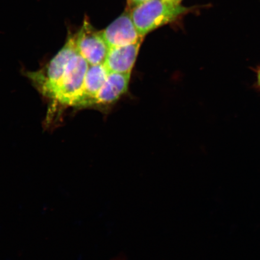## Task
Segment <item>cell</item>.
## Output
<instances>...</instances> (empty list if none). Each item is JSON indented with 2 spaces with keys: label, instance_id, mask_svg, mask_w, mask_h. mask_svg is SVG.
Returning <instances> with one entry per match:
<instances>
[{
  "label": "cell",
  "instance_id": "9c48e42d",
  "mask_svg": "<svg viewBox=\"0 0 260 260\" xmlns=\"http://www.w3.org/2000/svg\"><path fill=\"white\" fill-rule=\"evenodd\" d=\"M148 1L149 0H128L129 5L132 6V8Z\"/></svg>",
  "mask_w": 260,
  "mask_h": 260
},
{
  "label": "cell",
  "instance_id": "7a4b0ae2",
  "mask_svg": "<svg viewBox=\"0 0 260 260\" xmlns=\"http://www.w3.org/2000/svg\"><path fill=\"white\" fill-rule=\"evenodd\" d=\"M78 53L76 35H71L46 67L38 72L29 74L28 76L41 92L50 99L70 60Z\"/></svg>",
  "mask_w": 260,
  "mask_h": 260
},
{
  "label": "cell",
  "instance_id": "30bf717a",
  "mask_svg": "<svg viewBox=\"0 0 260 260\" xmlns=\"http://www.w3.org/2000/svg\"><path fill=\"white\" fill-rule=\"evenodd\" d=\"M111 260H127L125 255L119 253V254L116 255L112 258Z\"/></svg>",
  "mask_w": 260,
  "mask_h": 260
},
{
  "label": "cell",
  "instance_id": "3957f363",
  "mask_svg": "<svg viewBox=\"0 0 260 260\" xmlns=\"http://www.w3.org/2000/svg\"><path fill=\"white\" fill-rule=\"evenodd\" d=\"M90 65L78 53L68 64L62 77L50 99L63 106L73 107L82 92L84 79Z\"/></svg>",
  "mask_w": 260,
  "mask_h": 260
},
{
  "label": "cell",
  "instance_id": "277c9868",
  "mask_svg": "<svg viewBox=\"0 0 260 260\" xmlns=\"http://www.w3.org/2000/svg\"><path fill=\"white\" fill-rule=\"evenodd\" d=\"M76 41L78 52L90 66L105 63L110 48L102 31H97L88 18H84Z\"/></svg>",
  "mask_w": 260,
  "mask_h": 260
},
{
  "label": "cell",
  "instance_id": "8fae6325",
  "mask_svg": "<svg viewBox=\"0 0 260 260\" xmlns=\"http://www.w3.org/2000/svg\"><path fill=\"white\" fill-rule=\"evenodd\" d=\"M257 80H258V85L260 87V69L259 70V71H258V74H257Z\"/></svg>",
  "mask_w": 260,
  "mask_h": 260
},
{
  "label": "cell",
  "instance_id": "52a82bcc",
  "mask_svg": "<svg viewBox=\"0 0 260 260\" xmlns=\"http://www.w3.org/2000/svg\"><path fill=\"white\" fill-rule=\"evenodd\" d=\"M109 74L104 64L89 66L84 79L82 92L73 107L81 108L94 107L97 93L105 83Z\"/></svg>",
  "mask_w": 260,
  "mask_h": 260
},
{
  "label": "cell",
  "instance_id": "6da1fadb",
  "mask_svg": "<svg viewBox=\"0 0 260 260\" xmlns=\"http://www.w3.org/2000/svg\"><path fill=\"white\" fill-rule=\"evenodd\" d=\"M190 10L168 0H149L133 8L130 14L139 34L144 37L155 29L176 20Z\"/></svg>",
  "mask_w": 260,
  "mask_h": 260
},
{
  "label": "cell",
  "instance_id": "5b68a950",
  "mask_svg": "<svg viewBox=\"0 0 260 260\" xmlns=\"http://www.w3.org/2000/svg\"><path fill=\"white\" fill-rule=\"evenodd\" d=\"M102 32L109 48L135 44L144 38L139 34L130 11L123 12Z\"/></svg>",
  "mask_w": 260,
  "mask_h": 260
},
{
  "label": "cell",
  "instance_id": "8992f818",
  "mask_svg": "<svg viewBox=\"0 0 260 260\" xmlns=\"http://www.w3.org/2000/svg\"><path fill=\"white\" fill-rule=\"evenodd\" d=\"M142 41L123 46L110 48L104 63L109 73L131 74Z\"/></svg>",
  "mask_w": 260,
  "mask_h": 260
},
{
  "label": "cell",
  "instance_id": "ba28073f",
  "mask_svg": "<svg viewBox=\"0 0 260 260\" xmlns=\"http://www.w3.org/2000/svg\"><path fill=\"white\" fill-rule=\"evenodd\" d=\"M130 74L109 73L97 93L94 107L102 108L115 105L127 92Z\"/></svg>",
  "mask_w": 260,
  "mask_h": 260
},
{
  "label": "cell",
  "instance_id": "7c38bea8",
  "mask_svg": "<svg viewBox=\"0 0 260 260\" xmlns=\"http://www.w3.org/2000/svg\"><path fill=\"white\" fill-rule=\"evenodd\" d=\"M168 1H170L174 3H177V4H180L181 0H168Z\"/></svg>",
  "mask_w": 260,
  "mask_h": 260
}]
</instances>
